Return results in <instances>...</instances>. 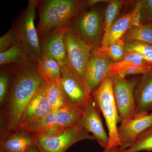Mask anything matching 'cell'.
I'll use <instances>...</instances> for the list:
<instances>
[{"mask_svg": "<svg viewBox=\"0 0 152 152\" xmlns=\"http://www.w3.org/2000/svg\"><path fill=\"white\" fill-rule=\"evenodd\" d=\"M60 84L67 102L83 108L91 96V92L85 84L73 74L62 71Z\"/></svg>", "mask_w": 152, "mask_h": 152, "instance_id": "obj_15", "label": "cell"}, {"mask_svg": "<svg viewBox=\"0 0 152 152\" xmlns=\"http://www.w3.org/2000/svg\"><path fill=\"white\" fill-rule=\"evenodd\" d=\"M118 128V148L126 149L132 146L139 136L152 125V112L137 113L132 117L122 120Z\"/></svg>", "mask_w": 152, "mask_h": 152, "instance_id": "obj_10", "label": "cell"}, {"mask_svg": "<svg viewBox=\"0 0 152 152\" xmlns=\"http://www.w3.org/2000/svg\"><path fill=\"white\" fill-rule=\"evenodd\" d=\"M152 151V125L139 136L134 144L126 150L118 148L112 149L109 152H139Z\"/></svg>", "mask_w": 152, "mask_h": 152, "instance_id": "obj_24", "label": "cell"}, {"mask_svg": "<svg viewBox=\"0 0 152 152\" xmlns=\"http://www.w3.org/2000/svg\"><path fill=\"white\" fill-rule=\"evenodd\" d=\"M33 135L35 145L40 152H65L77 142L85 140H96L80 124Z\"/></svg>", "mask_w": 152, "mask_h": 152, "instance_id": "obj_6", "label": "cell"}, {"mask_svg": "<svg viewBox=\"0 0 152 152\" xmlns=\"http://www.w3.org/2000/svg\"><path fill=\"white\" fill-rule=\"evenodd\" d=\"M142 24L152 22V0H142Z\"/></svg>", "mask_w": 152, "mask_h": 152, "instance_id": "obj_31", "label": "cell"}, {"mask_svg": "<svg viewBox=\"0 0 152 152\" xmlns=\"http://www.w3.org/2000/svg\"><path fill=\"white\" fill-rule=\"evenodd\" d=\"M67 26L57 28L39 36L42 56L50 57L59 64L62 71L66 67V50L64 36Z\"/></svg>", "mask_w": 152, "mask_h": 152, "instance_id": "obj_11", "label": "cell"}, {"mask_svg": "<svg viewBox=\"0 0 152 152\" xmlns=\"http://www.w3.org/2000/svg\"><path fill=\"white\" fill-rule=\"evenodd\" d=\"M126 53L135 52L140 54L144 59L152 66V45L137 41L124 42Z\"/></svg>", "mask_w": 152, "mask_h": 152, "instance_id": "obj_26", "label": "cell"}, {"mask_svg": "<svg viewBox=\"0 0 152 152\" xmlns=\"http://www.w3.org/2000/svg\"><path fill=\"white\" fill-rule=\"evenodd\" d=\"M28 60L30 59L26 50L18 42L8 50L0 53L1 66L18 64Z\"/></svg>", "mask_w": 152, "mask_h": 152, "instance_id": "obj_23", "label": "cell"}, {"mask_svg": "<svg viewBox=\"0 0 152 152\" xmlns=\"http://www.w3.org/2000/svg\"><path fill=\"white\" fill-rule=\"evenodd\" d=\"M151 112H152V108L151 109Z\"/></svg>", "mask_w": 152, "mask_h": 152, "instance_id": "obj_35", "label": "cell"}, {"mask_svg": "<svg viewBox=\"0 0 152 152\" xmlns=\"http://www.w3.org/2000/svg\"><path fill=\"white\" fill-rule=\"evenodd\" d=\"M132 66L151 65L140 54L135 52H129L126 53V56L121 61L118 63L112 62L111 72L113 73H116L124 68Z\"/></svg>", "mask_w": 152, "mask_h": 152, "instance_id": "obj_25", "label": "cell"}, {"mask_svg": "<svg viewBox=\"0 0 152 152\" xmlns=\"http://www.w3.org/2000/svg\"><path fill=\"white\" fill-rule=\"evenodd\" d=\"M84 109L77 104L67 102L55 111H52L39 122L26 131L32 135L73 126L79 124Z\"/></svg>", "mask_w": 152, "mask_h": 152, "instance_id": "obj_7", "label": "cell"}, {"mask_svg": "<svg viewBox=\"0 0 152 152\" xmlns=\"http://www.w3.org/2000/svg\"><path fill=\"white\" fill-rule=\"evenodd\" d=\"M46 83V97L50 106L52 111H55L61 108L68 102L59 83L50 80Z\"/></svg>", "mask_w": 152, "mask_h": 152, "instance_id": "obj_21", "label": "cell"}, {"mask_svg": "<svg viewBox=\"0 0 152 152\" xmlns=\"http://www.w3.org/2000/svg\"><path fill=\"white\" fill-rule=\"evenodd\" d=\"M18 38L12 26L0 38V53L5 51L18 42Z\"/></svg>", "mask_w": 152, "mask_h": 152, "instance_id": "obj_29", "label": "cell"}, {"mask_svg": "<svg viewBox=\"0 0 152 152\" xmlns=\"http://www.w3.org/2000/svg\"><path fill=\"white\" fill-rule=\"evenodd\" d=\"M132 11L117 19L109 32L107 46L122 40L131 27Z\"/></svg>", "mask_w": 152, "mask_h": 152, "instance_id": "obj_20", "label": "cell"}, {"mask_svg": "<svg viewBox=\"0 0 152 152\" xmlns=\"http://www.w3.org/2000/svg\"><path fill=\"white\" fill-rule=\"evenodd\" d=\"M38 71L45 82L53 80L60 83L62 69L58 63L50 57L42 56L37 65Z\"/></svg>", "mask_w": 152, "mask_h": 152, "instance_id": "obj_18", "label": "cell"}, {"mask_svg": "<svg viewBox=\"0 0 152 152\" xmlns=\"http://www.w3.org/2000/svg\"><path fill=\"white\" fill-rule=\"evenodd\" d=\"M52 112L46 97V82L41 85L25 109L18 131H26L43 119Z\"/></svg>", "mask_w": 152, "mask_h": 152, "instance_id": "obj_12", "label": "cell"}, {"mask_svg": "<svg viewBox=\"0 0 152 152\" xmlns=\"http://www.w3.org/2000/svg\"><path fill=\"white\" fill-rule=\"evenodd\" d=\"M112 62L99 48L92 49L85 79V85L91 93L96 89L103 81L113 73L111 72Z\"/></svg>", "mask_w": 152, "mask_h": 152, "instance_id": "obj_13", "label": "cell"}, {"mask_svg": "<svg viewBox=\"0 0 152 152\" xmlns=\"http://www.w3.org/2000/svg\"><path fill=\"white\" fill-rule=\"evenodd\" d=\"M11 82L10 65L1 66L0 70V103L3 105L8 100Z\"/></svg>", "mask_w": 152, "mask_h": 152, "instance_id": "obj_27", "label": "cell"}, {"mask_svg": "<svg viewBox=\"0 0 152 152\" xmlns=\"http://www.w3.org/2000/svg\"><path fill=\"white\" fill-rule=\"evenodd\" d=\"M34 145V139L32 134L18 130L1 140L0 149L9 152H26Z\"/></svg>", "mask_w": 152, "mask_h": 152, "instance_id": "obj_17", "label": "cell"}, {"mask_svg": "<svg viewBox=\"0 0 152 152\" xmlns=\"http://www.w3.org/2000/svg\"><path fill=\"white\" fill-rule=\"evenodd\" d=\"M124 42L120 40L109 45L103 48H99L105 54L113 63L121 61L126 55Z\"/></svg>", "mask_w": 152, "mask_h": 152, "instance_id": "obj_28", "label": "cell"}, {"mask_svg": "<svg viewBox=\"0 0 152 152\" xmlns=\"http://www.w3.org/2000/svg\"><path fill=\"white\" fill-rule=\"evenodd\" d=\"M142 24V3L141 1H139L137 2L134 7L132 10L131 27L137 26Z\"/></svg>", "mask_w": 152, "mask_h": 152, "instance_id": "obj_32", "label": "cell"}, {"mask_svg": "<svg viewBox=\"0 0 152 152\" xmlns=\"http://www.w3.org/2000/svg\"><path fill=\"white\" fill-rule=\"evenodd\" d=\"M125 1L120 0L108 1L105 11L104 30L102 44L100 48L107 46L109 32L114 23L118 18L120 12L124 5Z\"/></svg>", "mask_w": 152, "mask_h": 152, "instance_id": "obj_19", "label": "cell"}, {"mask_svg": "<svg viewBox=\"0 0 152 152\" xmlns=\"http://www.w3.org/2000/svg\"><path fill=\"white\" fill-rule=\"evenodd\" d=\"M38 64L30 60L9 65L11 82L8 99L7 128L18 131L20 120L27 106L45 83L38 71Z\"/></svg>", "mask_w": 152, "mask_h": 152, "instance_id": "obj_1", "label": "cell"}, {"mask_svg": "<svg viewBox=\"0 0 152 152\" xmlns=\"http://www.w3.org/2000/svg\"><path fill=\"white\" fill-rule=\"evenodd\" d=\"M64 40L66 50V67L63 71L73 74L85 84L87 66L93 48L74 35L68 28L65 34Z\"/></svg>", "mask_w": 152, "mask_h": 152, "instance_id": "obj_8", "label": "cell"}, {"mask_svg": "<svg viewBox=\"0 0 152 152\" xmlns=\"http://www.w3.org/2000/svg\"><path fill=\"white\" fill-rule=\"evenodd\" d=\"M137 83L138 79H128L114 73L113 91L121 121L137 113L135 90Z\"/></svg>", "mask_w": 152, "mask_h": 152, "instance_id": "obj_9", "label": "cell"}, {"mask_svg": "<svg viewBox=\"0 0 152 152\" xmlns=\"http://www.w3.org/2000/svg\"><path fill=\"white\" fill-rule=\"evenodd\" d=\"M152 71V66H130L117 72L115 74L122 77L130 75H144Z\"/></svg>", "mask_w": 152, "mask_h": 152, "instance_id": "obj_30", "label": "cell"}, {"mask_svg": "<svg viewBox=\"0 0 152 152\" xmlns=\"http://www.w3.org/2000/svg\"><path fill=\"white\" fill-rule=\"evenodd\" d=\"M96 103L91 95L84 107V114L79 124L89 132L91 133L99 144L104 150L108 145L109 137L106 132Z\"/></svg>", "mask_w": 152, "mask_h": 152, "instance_id": "obj_14", "label": "cell"}, {"mask_svg": "<svg viewBox=\"0 0 152 152\" xmlns=\"http://www.w3.org/2000/svg\"><path fill=\"white\" fill-rule=\"evenodd\" d=\"M98 5L80 14L67 26L71 32L93 49L100 47L104 30L105 13Z\"/></svg>", "mask_w": 152, "mask_h": 152, "instance_id": "obj_4", "label": "cell"}, {"mask_svg": "<svg viewBox=\"0 0 152 152\" xmlns=\"http://www.w3.org/2000/svg\"><path fill=\"white\" fill-rule=\"evenodd\" d=\"M123 40L137 41L152 45V22L132 26L128 30Z\"/></svg>", "mask_w": 152, "mask_h": 152, "instance_id": "obj_22", "label": "cell"}, {"mask_svg": "<svg viewBox=\"0 0 152 152\" xmlns=\"http://www.w3.org/2000/svg\"><path fill=\"white\" fill-rule=\"evenodd\" d=\"M0 152H9L7 151H4V150H3L2 149H0Z\"/></svg>", "mask_w": 152, "mask_h": 152, "instance_id": "obj_34", "label": "cell"}, {"mask_svg": "<svg viewBox=\"0 0 152 152\" xmlns=\"http://www.w3.org/2000/svg\"><path fill=\"white\" fill-rule=\"evenodd\" d=\"M39 21V37L57 28L67 26L76 17L88 10L86 1L36 0Z\"/></svg>", "mask_w": 152, "mask_h": 152, "instance_id": "obj_2", "label": "cell"}, {"mask_svg": "<svg viewBox=\"0 0 152 152\" xmlns=\"http://www.w3.org/2000/svg\"><path fill=\"white\" fill-rule=\"evenodd\" d=\"M36 0H29L26 8L12 23L18 42L24 48L31 61L38 64L42 59L39 38L35 26Z\"/></svg>", "mask_w": 152, "mask_h": 152, "instance_id": "obj_5", "label": "cell"}, {"mask_svg": "<svg viewBox=\"0 0 152 152\" xmlns=\"http://www.w3.org/2000/svg\"><path fill=\"white\" fill-rule=\"evenodd\" d=\"M113 75L112 73L107 77L99 86L91 93L96 105L102 113L108 128L109 142L104 152H109L112 149L119 147L117 125L121 119L113 91Z\"/></svg>", "mask_w": 152, "mask_h": 152, "instance_id": "obj_3", "label": "cell"}, {"mask_svg": "<svg viewBox=\"0 0 152 152\" xmlns=\"http://www.w3.org/2000/svg\"><path fill=\"white\" fill-rule=\"evenodd\" d=\"M26 152H40L35 145L32 146Z\"/></svg>", "mask_w": 152, "mask_h": 152, "instance_id": "obj_33", "label": "cell"}, {"mask_svg": "<svg viewBox=\"0 0 152 152\" xmlns=\"http://www.w3.org/2000/svg\"><path fill=\"white\" fill-rule=\"evenodd\" d=\"M135 90L137 113L148 112L152 108V71L142 75Z\"/></svg>", "mask_w": 152, "mask_h": 152, "instance_id": "obj_16", "label": "cell"}]
</instances>
